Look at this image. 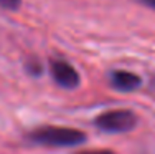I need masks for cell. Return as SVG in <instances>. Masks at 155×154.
<instances>
[{
	"instance_id": "1",
	"label": "cell",
	"mask_w": 155,
	"mask_h": 154,
	"mask_svg": "<svg viewBox=\"0 0 155 154\" xmlns=\"http://www.w3.org/2000/svg\"><path fill=\"white\" fill-rule=\"evenodd\" d=\"M28 139L35 144L50 146V148H66V146H78L86 141V134L74 128L63 126H41L33 129L28 134Z\"/></svg>"
},
{
	"instance_id": "2",
	"label": "cell",
	"mask_w": 155,
	"mask_h": 154,
	"mask_svg": "<svg viewBox=\"0 0 155 154\" xmlns=\"http://www.w3.org/2000/svg\"><path fill=\"white\" fill-rule=\"evenodd\" d=\"M96 128L104 133H127L137 124V116L130 109H110L94 119Z\"/></svg>"
},
{
	"instance_id": "3",
	"label": "cell",
	"mask_w": 155,
	"mask_h": 154,
	"mask_svg": "<svg viewBox=\"0 0 155 154\" xmlns=\"http://www.w3.org/2000/svg\"><path fill=\"white\" fill-rule=\"evenodd\" d=\"M51 75L54 81L66 90H73L79 85V73L64 60L51 61Z\"/></svg>"
},
{
	"instance_id": "4",
	"label": "cell",
	"mask_w": 155,
	"mask_h": 154,
	"mask_svg": "<svg viewBox=\"0 0 155 154\" xmlns=\"http://www.w3.org/2000/svg\"><path fill=\"white\" fill-rule=\"evenodd\" d=\"M110 85L119 91H134L142 85L140 76L130 71H124V70H116L110 73Z\"/></svg>"
},
{
	"instance_id": "5",
	"label": "cell",
	"mask_w": 155,
	"mask_h": 154,
	"mask_svg": "<svg viewBox=\"0 0 155 154\" xmlns=\"http://www.w3.org/2000/svg\"><path fill=\"white\" fill-rule=\"evenodd\" d=\"M21 0H0V7L5 10H17L20 7Z\"/></svg>"
},
{
	"instance_id": "6",
	"label": "cell",
	"mask_w": 155,
	"mask_h": 154,
	"mask_svg": "<svg viewBox=\"0 0 155 154\" xmlns=\"http://www.w3.org/2000/svg\"><path fill=\"white\" fill-rule=\"evenodd\" d=\"M76 154H116V152L109 151V149H93V151H81Z\"/></svg>"
},
{
	"instance_id": "7",
	"label": "cell",
	"mask_w": 155,
	"mask_h": 154,
	"mask_svg": "<svg viewBox=\"0 0 155 154\" xmlns=\"http://www.w3.org/2000/svg\"><path fill=\"white\" fill-rule=\"evenodd\" d=\"M140 3H143V5H147V7H150V9H153L155 10V0H139Z\"/></svg>"
}]
</instances>
